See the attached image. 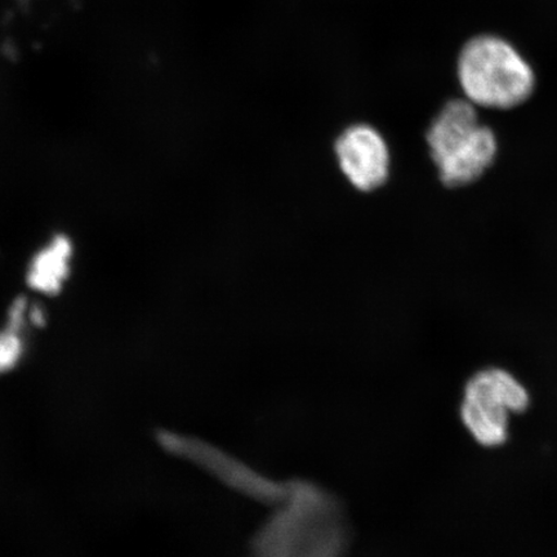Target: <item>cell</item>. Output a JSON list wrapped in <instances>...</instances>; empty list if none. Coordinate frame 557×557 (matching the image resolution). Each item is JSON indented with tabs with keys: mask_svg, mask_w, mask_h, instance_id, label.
<instances>
[{
	"mask_svg": "<svg viewBox=\"0 0 557 557\" xmlns=\"http://www.w3.org/2000/svg\"><path fill=\"white\" fill-rule=\"evenodd\" d=\"M347 527L341 506L322 487L289 483L287 497L253 541L255 557H343Z\"/></svg>",
	"mask_w": 557,
	"mask_h": 557,
	"instance_id": "6da1fadb",
	"label": "cell"
},
{
	"mask_svg": "<svg viewBox=\"0 0 557 557\" xmlns=\"http://www.w3.org/2000/svg\"><path fill=\"white\" fill-rule=\"evenodd\" d=\"M426 144L438 180L451 189L485 176L499 149L497 135L480 121L475 104L466 99L444 104L430 124Z\"/></svg>",
	"mask_w": 557,
	"mask_h": 557,
	"instance_id": "7a4b0ae2",
	"label": "cell"
},
{
	"mask_svg": "<svg viewBox=\"0 0 557 557\" xmlns=\"http://www.w3.org/2000/svg\"><path fill=\"white\" fill-rule=\"evenodd\" d=\"M457 75L466 100L478 108L510 110L534 92L535 76L528 62L507 41L478 37L459 54Z\"/></svg>",
	"mask_w": 557,
	"mask_h": 557,
	"instance_id": "3957f363",
	"label": "cell"
},
{
	"mask_svg": "<svg viewBox=\"0 0 557 557\" xmlns=\"http://www.w3.org/2000/svg\"><path fill=\"white\" fill-rule=\"evenodd\" d=\"M341 173L355 190L373 193L387 183L392 152L379 129L371 124L347 127L334 143Z\"/></svg>",
	"mask_w": 557,
	"mask_h": 557,
	"instance_id": "277c9868",
	"label": "cell"
},
{
	"mask_svg": "<svg viewBox=\"0 0 557 557\" xmlns=\"http://www.w3.org/2000/svg\"><path fill=\"white\" fill-rule=\"evenodd\" d=\"M459 416L473 441L484 448L503 447L510 436V410L469 382L465 385Z\"/></svg>",
	"mask_w": 557,
	"mask_h": 557,
	"instance_id": "5b68a950",
	"label": "cell"
},
{
	"mask_svg": "<svg viewBox=\"0 0 557 557\" xmlns=\"http://www.w3.org/2000/svg\"><path fill=\"white\" fill-rule=\"evenodd\" d=\"M72 268V248L62 238L53 239L34 255L27 281L39 294L51 295L61 289Z\"/></svg>",
	"mask_w": 557,
	"mask_h": 557,
	"instance_id": "8992f818",
	"label": "cell"
},
{
	"mask_svg": "<svg viewBox=\"0 0 557 557\" xmlns=\"http://www.w3.org/2000/svg\"><path fill=\"white\" fill-rule=\"evenodd\" d=\"M468 382L503 403L511 414L524 413L531 406V393L524 383L507 369L498 367L480 369Z\"/></svg>",
	"mask_w": 557,
	"mask_h": 557,
	"instance_id": "52a82bcc",
	"label": "cell"
}]
</instances>
